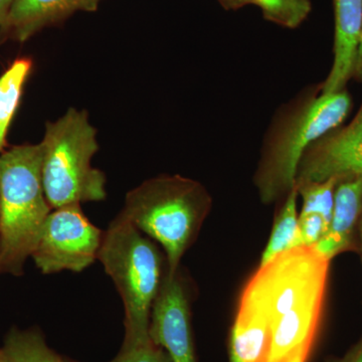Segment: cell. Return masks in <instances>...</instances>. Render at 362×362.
Here are the masks:
<instances>
[{"instance_id":"obj_25","label":"cell","mask_w":362,"mask_h":362,"mask_svg":"<svg viewBox=\"0 0 362 362\" xmlns=\"http://www.w3.org/2000/svg\"><path fill=\"white\" fill-rule=\"evenodd\" d=\"M309 356H310V352L301 351L293 357L291 361L289 362H307V359H308Z\"/></svg>"},{"instance_id":"obj_5","label":"cell","mask_w":362,"mask_h":362,"mask_svg":"<svg viewBox=\"0 0 362 362\" xmlns=\"http://www.w3.org/2000/svg\"><path fill=\"white\" fill-rule=\"evenodd\" d=\"M346 89L302 99L276 123L265 145L255 181L259 197L271 204L295 187L298 165L307 148L341 125L351 110Z\"/></svg>"},{"instance_id":"obj_20","label":"cell","mask_w":362,"mask_h":362,"mask_svg":"<svg viewBox=\"0 0 362 362\" xmlns=\"http://www.w3.org/2000/svg\"><path fill=\"white\" fill-rule=\"evenodd\" d=\"M328 225L322 216L311 214L299 216L296 247H314L325 235Z\"/></svg>"},{"instance_id":"obj_14","label":"cell","mask_w":362,"mask_h":362,"mask_svg":"<svg viewBox=\"0 0 362 362\" xmlns=\"http://www.w3.org/2000/svg\"><path fill=\"white\" fill-rule=\"evenodd\" d=\"M32 66L30 59H16L0 77V151L6 144L7 131L20 104Z\"/></svg>"},{"instance_id":"obj_4","label":"cell","mask_w":362,"mask_h":362,"mask_svg":"<svg viewBox=\"0 0 362 362\" xmlns=\"http://www.w3.org/2000/svg\"><path fill=\"white\" fill-rule=\"evenodd\" d=\"M52 209L42 180L40 144L0 156V271L23 273Z\"/></svg>"},{"instance_id":"obj_9","label":"cell","mask_w":362,"mask_h":362,"mask_svg":"<svg viewBox=\"0 0 362 362\" xmlns=\"http://www.w3.org/2000/svg\"><path fill=\"white\" fill-rule=\"evenodd\" d=\"M149 337L165 350L171 362L195 361L189 301L180 272H166L151 316Z\"/></svg>"},{"instance_id":"obj_1","label":"cell","mask_w":362,"mask_h":362,"mask_svg":"<svg viewBox=\"0 0 362 362\" xmlns=\"http://www.w3.org/2000/svg\"><path fill=\"white\" fill-rule=\"evenodd\" d=\"M330 261L313 247H296L259 266L240 303L259 314L270 330L266 362H289L311 352L322 319Z\"/></svg>"},{"instance_id":"obj_8","label":"cell","mask_w":362,"mask_h":362,"mask_svg":"<svg viewBox=\"0 0 362 362\" xmlns=\"http://www.w3.org/2000/svg\"><path fill=\"white\" fill-rule=\"evenodd\" d=\"M362 177V105L354 120L319 138L302 156L295 185Z\"/></svg>"},{"instance_id":"obj_21","label":"cell","mask_w":362,"mask_h":362,"mask_svg":"<svg viewBox=\"0 0 362 362\" xmlns=\"http://www.w3.org/2000/svg\"><path fill=\"white\" fill-rule=\"evenodd\" d=\"M352 78L362 84V32L358 45H357L356 58H354Z\"/></svg>"},{"instance_id":"obj_10","label":"cell","mask_w":362,"mask_h":362,"mask_svg":"<svg viewBox=\"0 0 362 362\" xmlns=\"http://www.w3.org/2000/svg\"><path fill=\"white\" fill-rule=\"evenodd\" d=\"M334 9V45L332 68L321 86L322 94L346 88L352 78L354 58L362 32V0H332Z\"/></svg>"},{"instance_id":"obj_22","label":"cell","mask_w":362,"mask_h":362,"mask_svg":"<svg viewBox=\"0 0 362 362\" xmlns=\"http://www.w3.org/2000/svg\"><path fill=\"white\" fill-rule=\"evenodd\" d=\"M335 362H362V337L342 358Z\"/></svg>"},{"instance_id":"obj_17","label":"cell","mask_w":362,"mask_h":362,"mask_svg":"<svg viewBox=\"0 0 362 362\" xmlns=\"http://www.w3.org/2000/svg\"><path fill=\"white\" fill-rule=\"evenodd\" d=\"M261 8L264 18L276 25L296 28L310 13L311 0H251Z\"/></svg>"},{"instance_id":"obj_16","label":"cell","mask_w":362,"mask_h":362,"mask_svg":"<svg viewBox=\"0 0 362 362\" xmlns=\"http://www.w3.org/2000/svg\"><path fill=\"white\" fill-rule=\"evenodd\" d=\"M1 351L4 362H66L47 346L37 330H11Z\"/></svg>"},{"instance_id":"obj_19","label":"cell","mask_w":362,"mask_h":362,"mask_svg":"<svg viewBox=\"0 0 362 362\" xmlns=\"http://www.w3.org/2000/svg\"><path fill=\"white\" fill-rule=\"evenodd\" d=\"M109 362H171V359L162 347L149 340L134 346L121 347L118 356Z\"/></svg>"},{"instance_id":"obj_11","label":"cell","mask_w":362,"mask_h":362,"mask_svg":"<svg viewBox=\"0 0 362 362\" xmlns=\"http://www.w3.org/2000/svg\"><path fill=\"white\" fill-rule=\"evenodd\" d=\"M99 0H14L0 25L4 37L25 42L40 30L77 11H97Z\"/></svg>"},{"instance_id":"obj_12","label":"cell","mask_w":362,"mask_h":362,"mask_svg":"<svg viewBox=\"0 0 362 362\" xmlns=\"http://www.w3.org/2000/svg\"><path fill=\"white\" fill-rule=\"evenodd\" d=\"M362 216V177L349 176L338 180L334 206L327 232L314 246L321 256L332 259L351 249Z\"/></svg>"},{"instance_id":"obj_24","label":"cell","mask_w":362,"mask_h":362,"mask_svg":"<svg viewBox=\"0 0 362 362\" xmlns=\"http://www.w3.org/2000/svg\"><path fill=\"white\" fill-rule=\"evenodd\" d=\"M13 2L14 0H0V25L6 21Z\"/></svg>"},{"instance_id":"obj_3","label":"cell","mask_w":362,"mask_h":362,"mask_svg":"<svg viewBox=\"0 0 362 362\" xmlns=\"http://www.w3.org/2000/svg\"><path fill=\"white\" fill-rule=\"evenodd\" d=\"M98 259L122 299V346L148 342L152 307L168 272H164L166 258L153 240L120 214L104 232Z\"/></svg>"},{"instance_id":"obj_18","label":"cell","mask_w":362,"mask_h":362,"mask_svg":"<svg viewBox=\"0 0 362 362\" xmlns=\"http://www.w3.org/2000/svg\"><path fill=\"white\" fill-rule=\"evenodd\" d=\"M338 180H339L332 178L323 182L295 185L298 194L302 197L301 214L299 216L319 214L329 226L334 206L335 187Z\"/></svg>"},{"instance_id":"obj_6","label":"cell","mask_w":362,"mask_h":362,"mask_svg":"<svg viewBox=\"0 0 362 362\" xmlns=\"http://www.w3.org/2000/svg\"><path fill=\"white\" fill-rule=\"evenodd\" d=\"M40 145L42 185L52 209L106 199V176L90 164L99 145L87 112L71 108L47 123Z\"/></svg>"},{"instance_id":"obj_27","label":"cell","mask_w":362,"mask_h":362,"mask_svg":"<svg viewBox=\"0 0 362 362\" xmlns=\"http://www.w3.org/2000/svg\"><path fill=\"white\" fill-rule=\"evenodd\" d=\"M0 362H4V354H2L1 349H0Z\"/></svg>"},{"instance_id":"obj_2","label":"cell","mask_w":362,"mask_h":362,"mask_svg":"<svg viewBox=\"0 0 362 362\" xmlns=\"http://www.w3.org/2000/svg\"><path fill=\"white\" fill-rule=\"evenodd\" d=\"M211 206V197L201 183L180 175H161L130 190L120 214L161 245L168 271L175 274Z\"/></svg>"},{"instance_id":"obj_26","label":"cell","mask_w":362,"mask_h":362,"mask_svg":"<svg viewBox=\"0 0 362 362\" xmlns=\"http://www.w3.org/2000/svg\"><path fill=\"white\" fill-rule=\"evenodd\" d=\"M359 235H361V251H362V216L361 218V221H359Z\"/></svg>"},{"instance_id":"obj_13","label":"cell","mask_w":362,"mask_h":362,"mask_svg":"<svg viewBox=\"0 0 362 362\" xmlns=\"http://www.w3.org/2000/svg\"><path fill=\"white\" fill-rule=\"evenodd\" d=\"M270 347L268 324L240 303L230 337V362H266Z\"/></svg>"},{"instance_id":"obj_7","label":"cell","mask_w":362,"mask_h":362,"mask_svg":"<svg viewBox=\"0 0 362 362\" xmlns=\"http://www.w3.org/2000/svg\"><path fill=\"white\" fill-rule=\"evenodd\" d=\"M103 235L83 213L81 204L52 209L32 258L45 275L80 273L98 259Z\"/></svg>"},{"instance_id":"obj_15","label":"cell","mask_w":362,"mask_h":362,"mask_svg":"<svg viewBox=\"0 0 362 362\" xmlns=\"http://www.w3.org/2000/svg\"><path fill=\"white\" fill-rule=\"evenodd\" d=\"M298 197L299 194L296 187H293L289 194L286 195L284 204L274 223L270 239L262 255L259 266L265 265L278 255L295 247L299 223V214L297 211Z\"/></svg>"},{"instance_id":"obj_23","label":"cell","mask_w":362,"mask_h":362,"mask_svg":"<svg viewBox=\"0 0 362 362\" xmlns=\"http://www.w3.org/2000/svg\"><path fill=\"white\" fill-rule=\"evenodd\" d=\"M226 9H239L252 4L251 0H218Z\"/></svg>"}]
</instances>
